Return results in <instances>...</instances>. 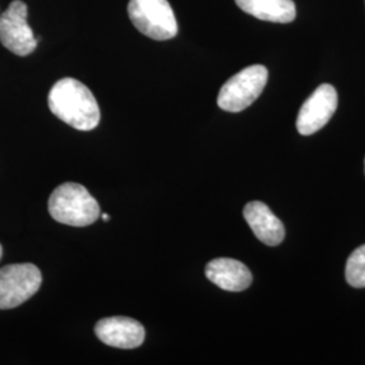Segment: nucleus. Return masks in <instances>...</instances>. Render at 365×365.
<instances>
[{
  "label": "nucleus",
  "mask_w": 365,
  "mask_h": 365,
  "mask_svg": "<svg viewBox=\"0 0 365 365\" xmlns=\"http://www.w3.org/2000/svg\"><path fill=\"white\" fill-rule=\"evenodd\" d=\"M48 105L56 117L76 130H93L101 122L95 96L76 78L58 80L49 92Z\"/></svg>",
  "instance_id": "f257e3e1"
},
{
  "label": "nucleus",
  "mask_w": 365,
  "mask_h": 365,
  "mask_svg": "<svg viewBox=\"0 0 365 365\" xmlns=\"http://www.w3.org/2000/svg\"><path fill=\"white\" fill-rule=\"evenodd\" d=\"M54 221L84 227L101 217V206L88 190L78 182H64L52 192L48 202Z\"/></svg>",
  "instance_id": "f03ea898"
},
{
  "label": "nucleus",
  "mask_w": 365,
  "mask_h": 365,
  "mask_svg": "<svg viewBox=\"0 0 365 365\" xmlns=\"http://www.w3.org/2000/svg\"><path fill=\"white\" fill-rule=\"evenodd\" d=\"M128 13L134 27L149 38L168 41L178 34V21L168 0H130Z\"/></svg>",
  "instance_id": "7ed1b4c3"
},
{
  "label": "nucleus",
  "mask_w": 365,
  "mask_h": 365,
  "mask_svg": "<svg viewBox=\"0 0 365 365\" xmlns=\"http://www.w3.org/2000/svg\"><path fill=\"white\" fill-rule=\"evenodd\" d=\"M268 81V69L264 66H250L229 78L218 95V106L229 113L248 108L264 91Z\"/></svg>",
  "instance_id": "20e7f679"
},
{
  "label": "nucleus",
  "mask_w": 365,
  "mask_h": 365,
  "mask_svg": "<svg viewBox=\"0 0 365 365\" xmlns=\"http://www.w3.org/2000/svg\"><path fill=\"white\" fill-rule=\"evenodd\" d=\"M42 284L34 264H11L0 269V310H10L30 299Z\"/></svg>",
  "instance_id": "39448f33"
},
{
  "label": "nucleus",
  "mask_w": 365,
  "mask_h": 365,
  "mask_svg": "<svg viewBox=\"0 0 365 365\" xmlns=\"http://www.w3.org/2000/svg\"><path fill=\"white\" fill-rule=\"evenodd\" d=\"M0 42L21 57L36 51L38 41L27 24V6L22 0H14L7 10L0 14Z\"/></svg>",
  "instance_id": "423d86ee"
},
{
  "label": "nucleus",
  "mask_w": 365,
  "mask_h": 365,
  "mask_svg": "<svg viewBox=\"0 0 365 365\" xmlns=\"http://www.w3.org/2000/svg\"><path fill=\"white\" fill-rule=\"evenodd\" d=\"M339 106V95L333 86L322 84L300 107L297 129L302 135H312L321 130L330 118L334 115Z\"/></svg>",
  "instance_id": "0eeeda50"
},
{
  "label": "nucleus",
  "mask_w": 365,
  "mask_h": 365,
  "mask_svg": "<svg viewBox=\"0 0 365 365\" xmlns=\"http://www.w3.org/2000/svg\"><path fill=\"white\" fill-rule=\"evenodd\" d=\"M95 334L106 345L119 349H134L143 345L145 329L138 321L129 317H110L96 324Z\"/></svg>",
  "instance_id": "6e6552de"
},
{
  "label": "nucleus",
  "mask_w": 365,
  "mask_h": 365,
  "mask_svg": "<svg viewBox=\"0 0 365 365\" xmlns=\"http://www.w3.org/2000/svg\"><path fill=\"white\" fill-rule=\"evenodd\" d=\"M245 221L262 244L276 247L283 242L286 229L282 221L262 202H250L244 209Z\"/></svg>",
  "instance_id": "1a4fd4ad"
},
{
  "label": "nucleus",
  "mask_w": 365,
  "mask_h": 365,
  "mask_svg": "<svg viewBox=\"0 0 365 365\" xmlns=\"http://www.w3.org/2000/svg\"><path fill=\"white\" fill-rule=\"evenodd\" d=\"M206 276L217 287L230 292L244 291L252 284V274L248 267L233 259H215L206 265Z\"/></svg>",
  "instance_id": "9d476101"
},
{
  "label": "nucleus",
  "mask_w": 365,
  "mask_h": 365,
  "mask_svg": "<svg viewBox=\"0 0 365 365\" xmlns=\"http://www.w3.org/2000/svg\"><path fill=\"white\" fill-rule=\"evenodd\" d=\"M235 3L244 13L267 22L289 24L297 18L292 0H235Z\"/></svg>",
  "instance_id": "9b49d317"
},
{
  "label": "nucleus",
  "mask_w": 365,
  "mask_h": 365,
  "mask_svg": "<svg viewBox=\"0 0 365 365\" xmlns=\"http://www.w3.org/2000/svg\"><path fill=\"white\" fill-rule=\"evenodd\" d=\"M346 282L354 288L365 287V245L353 250L345 267Z\"/></svg>",
  "instance_id": "f8f14e48"
},
{
  "label": "nucleus",
  "mask_w": 365,
  "mask_h": 365,
  "mask_svg": "<svg viewBox=\"0 0 365 365\" xmlns=\"http://www.w3.org/2000/svg\"><path fill=\"white\" fill-rule=\"evenodd\" d=\"M102 217H103V221H105V222L110 221V215H108V214H103V215H102Z\"/></svg>",
  "instance_id": "ddd939ff"
},
{
  "label": "nucleus",
  "mask_w": 365,
  "mask_h": 365,
  "mask_svg": "<svg viewBox=\"0 0 365 365\" xmlns=\"http://www.w3.org/2000/svg\"><path fill=\"white\" fill-rule=\"evenodd\" d=\"M1 256H3V248H1V245H0V259H1Z\"/></svg>",
  "instance_id": "4468645a"
}]
</instances>
